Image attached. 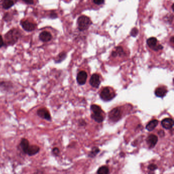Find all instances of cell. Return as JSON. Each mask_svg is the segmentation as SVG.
Returning <instances> with one entry per match:
<instances>
[{
  "instance_id": "obj_1",
  "label": "cell",
  "mask_w": 174,
  "mask_h": 174,
  "mask_svg": "<svg viewBox=\"0 0 174 174\" xmlns=\"http://www.w3.org/2000/svg\"><path fill=\"white\" fill-rule=\"evenodd\" d=\"M21 36L20 31L16 29H13L8 31L5 35V46H14Z\"/></svg>"
},
{
  "instance_id": "obj_2",
  "label": "cell",
  "mask_w": 174,
  "mask_h": 174,
  "mask_svg": "<svg viewBox=\"0 0 174 174\" xmlns=\"http://www.w3.org/2000/svg\"><path fill=\"white\" fill-rule=\"evenodd\" d=\"M78 29L80 31H83L88 29L89 26L91 24L90 18L84 15H82L78 18Z\"/></svg>"
},
{
  "instance_id": "obj_3",
  "label": "cell",
  "mask_w": 174,
  "mask_h": 174,
  "mask_svg": "<svg viewBox=\"0 0 174 174\" xmlns=\"http://www.w3.org/2000/svg\"><path fill=\"white\" fill-rule=\"evenodd\" d=\"M100 98L105 102H108L114 98L116 94L114 92L111 91L108 87L104 88L100 93Z\"/></svg>"
},
{
  "instance_id": "obj_4",
  "label": "cell",
  "mask_w": 174,
  "mask_h": 174,
  "mask_svg": "<svg viewBox=\"0 0 174 174\" xmlns=\"http://www.w3.org/2000/svg\"><path fill=\"white\" fill-rule=\"evenodd\" d=\"M121 110L120 107H116L109 112L108 115L109 120L113 122H116L121 119Z\"/></svg>"
},
{
  "instance_id": "obj_5",
  "label": "cell",
  "mask_w": 174,
  "mask_h": 174,
  "mask_svg": "<svg viewBox=\"0 0 174 174\" xmlns=\"http://www.w3.org/2000/svg\"><path fill=\"white\" fill-rule=\"evenodd\" d=\"M37 114L39 117L43 119L44 120H47L48 121H51L52 120V117H51L50 113L47 109L45 107L39 108L37 111Z\"/></svg>"
},
{
  "instance_id": "obj_6",
  "label": "cell",
  "mask_w": 174,
  "mask_h": 174,
  "mask_svg": "<svg viewBox=\"0 0 174 174\" xmlns=\"http://www.w3.org/2000/svg\"><path fill=\"white\" fill-rule=\"evenodd\" d=\"M13 83L10 81H0V91L3 93H9L12 90Z\"/></svg>"
},
{
  "instance_id": "obj_7",
  "label": "cell",
  "mask_w": 174,
  "mask_h": 174,
  "mask_svg": "<svg viewBox=\"0 0 174 174\" xmlns=\"http://www.w3.org/2000/svg\"><path fill=\"white\" fill-rule=\"evenodd\" d=\"M147 44L151 49L157 51L163 49V46L160 44H157V40L155 37H151L147 40Z\"/></svg>"
},
{
  "instance_id": "obj_8",
  "label": "cell",
  "mask_w": 174,
  "mask_h": 174,
  "mask_svg": "<svg viewBox=\"0 0 174 174\" xmlns=\"http://www.w3.org/2000/svg\"><path fill=\"white\" fill-rule=\"evenodd\" d=\"M20 25L22 28L27 32H32L37 28V25L29 22V20H25L20 22Z\"/></svg>"
},
{
  "instance_id": "obj_9",
  "label": "cell",
  "mask_w": 174,
  "mask_h": 174,
  "mask_svg": "<svg viewBox=\"0 0 174 174\" xmlns=\"http://www.w3.org/2000/svg\"><path fill=\"white\" fill-rule=\"evenodd\" d=\"M89 83L91 85L95 88H98L100 86L101 81H100V75L94 73L91 76L90 80H89Z\"/></svg>"
},
{
  "instance_id": "obj_10",
  "label": "cell",
  "mask_w": 174,
  "mask_h": 174,
  "mask_svg": "<svg viewBox=\"0 0 174 174\" xmlns=\"http://www.w3.org/2000/svg\"><path fill=\"white\" fill-rule=\"evenodd\" d=\"M87 78V73L84 71H81L78 73L77 76V80L80 85H83L86 82Z\"/></svg>"
},
{
  "instance_id": "obj_11",
  "label": "cell",
  "mask_w": 174,
  "mask_h": 174,
  "mask_svg": "<svg viewBox=\"0 0 174 174\" xmlns=\"http://www.w3.org/2000/svg\"><path fill=\"white\" fill-rule=\"evenodd\" d=\"M39 38L43 42H47L52 39V35L51 33L48 31H43L40 33Z\"/></svg>"
},
{
  "instance_id": "obj_12",
  "label": "cell",
  "mask_w": 174,
  "mask_h": 174,
  "mask_svg": "<svg viewBox=\"0 0 174 174\" xmlns=\"http://www.w3.org/2000/svg\"><path fill=\"white\" fill-rule=\"evenodd\" d=\"M162 126L166 129H170L174 126V121L172 118H167L162 120Z\"/></svg>"
},
{
  "instance_id": "obj_13",
  "label": "cell",
  "mask_w": 174,
  "mask_h": 174,
  "mask_svg": "<svg viewBox=\"0 0 174 174\" xmlns=\"http://www.w3.org/2000/svg\"><path fill=\"white\" fill-rule=\"evenodd\" d=\"M157 141H158V138L154 134H150L147 138V144L150 148H152L155 147Z\"/></svg>"
},
{
  "instance_id": "obj_14",
  "label": "cell",
  "mask_w": 174,
  "mask_h": 174,
  "mask_svg": "<svg viewBox=\"0 0 174 174\" xmlns=\"http://www.w3.org/2000/svg\"><path fill=\"white\" fill-rule=\"evenodd\" d=\"M39 150V147L37 145H29L26 154H27L29 156H33L38 153Z\"/></svg>"
},
{
  "instance_id": "obj_15",
  "label": "cell",
  "mask_w": 174,
  "mask_h": 174,
  "mask_svg": "<svg viewBox=\"0 0 174 174\" xmlns=\"http://www.w3.org/2000/svg\"><path fill=\"white\" fill-rule=\"evenodd\" d=\"M167 89L164 87H159L157 88L155 91V94L156 95V96L158 97H163L164 96H165L167 94Z\"/></svg>"
},
{
  "instance_id": "obj_16",
  "label": "cell",
  "mask_w": 174,
  "mask_h": 174,
  "mask_svg": "<svg viewBox=\"0 0 174 174\" xmlns=\"http://www.w3.org/2000/svg\"><path fill=\"white\" fill-rule=\"evenodd\" d=\"M29 145H30L29 142L27 139L23 138L20 141V148L22 149V151H23V152L25 153L26 154Z\"/></svg>"
},
{
  "instance_id": "obj_17",
  "label": "cell",
  "mask_w": 174,
  "mask_h": 174,
  "mask_svg": "<svg viewBox=\"0 0 174 174\" xmlns=\"http://www.w3.org/2000/svg\"><path fill=\"white\" fill-rule=\"evenodd\" d=\"M67 54L65 53V51H62L59 53L57 55V56L56 58H54V62L55 63H61L63 61L65 60V58H67Z\"/></svg>"
},
{
  "instance_id": "obj_18",
  "label": "cell",
  "mask_w": 174,
  "mask_h": 174,
  "mask_svg": "<svg viewBox=\"0 0 174 174\" xmlns=\"http://www.w3.org/2000/svg\"><path fill=\"white\" fill-rule=\"evenodd\" d=\"M91 118L98 123H101L104 121V116L102 113H93L91 115Z\"/></svg>"
},
{
  "instance_id": "obj_19",
  "label": "cell",
  "mask_w": 174,
  "mask_h": 174,
  "mask_svg": "<svg viewBox=\"0 0 174 174\" xmlns=\"http://www.w3.org/2000/svg\"><path fill=\"white\" fill-rule=\"evenodd\" d=\"M158 124V120H156V119L152 120L147 124L146 126V129L149 131H151L155 128V127L157 126Z\"/></svg>"
},
{
  "instance_id": "obj_20",
  "label": "cell",
  "mask_w": 174,
  "mask_h": 174,
  "mask_svg": "<svg viewBox=\"0 0 174 174\" xmlns=\"http://www.w3.org/2000/svg\"><path fill=\"white\" fill-rule=\"evenodd\" d=\"M14 2L13 0H4L2 4L3 8L5 9H8L13 6Z\"/></svg>"
},
{
  "instance_id": "obj_21",
  "label": "cell",
  "mask_w": 174,
  "mask_h": 174,
  "mask_svg": "<svg viewBox=\"0 0 174 174\" xmlns=\"http://www.w3.org/2000/svg\"><path fill=\"white\" fill-rule=\"evenodd\" d=\"M124 54V51L123 48L121 46H118L116 48V51H113L112 53V56L114 57H116L118 56H121Z\"/></svg>"
},
{
  "instance_id": "obj_22",
  "label": "cell",
  "mask_w": 174,
  "mask_h": 174,
  "mask_svg": "<svg viewBox=\"0 0 174 174\" xmlns=\"http://www.w3.org/2000/svg\"><path fill=\"white\" fill-rule=\"evenodd\" d=\"M91 111L93 112V113H102L103 111L102 110L101 108L96 104H93L91 105Z\"/></svg>"
},
{
  "instance_id": "obj_23",
  "label": "cell",
  "mask_w": 174,
  "mask_h": 174,
  "mask_svg": "<svg viewBox=\"0 0 174 174\" xmlns=\"http://www.w3.org/2000/svg\"><path fill=\"white\" fill-rule=\"evenodd\" d=\"M98 174H108L109 169L106 166L101 167L98 170Z\"/></svg>"
},
{
  "instance_id": "obj_24",
  "label": "cell",
  "mask_w": 174,
  "mask_h": 174,
  "mask_svg": "<svg viewBox=\"0 0 174 174\" xmlns=\"http://www.w3.org/2000/svg\"><path fill=\"white\" fill-rule=\"evenodd\" d=\"M99 151H100V150H99V149H98V148H96V147L94 148L93 150H92V151H91V153L89 154V156L91 157H94L95 155H96V154H97V153H98Z\"/></svg>"
},
{
  "instance_id": "obj_25",
  "label": "cell",
  "mask_w": 174,
  "mask_h": 174,
  "mask_svg": "<svg viewBox=\"0 0 174 174\" xmlns=\"http://www.w3.org/2000/svg\"><path fill=\"white\" fill-rule=\"evenodd\" d=\"M138 30L136 28H134L131 32V35L133 37H136L138 34Z\"/></svg>"
},
{
  "instance_id": "obj_26",
  "label": "cell",
  "mask_w": 174,
  "mask_h": 174,
  "mask_svg": "<svg viewBox=\"0 0 174 174\" xmlns=\"http://www.w3.org/2000/svg\"><path fill=\"white\" fill-rule=\"evenodd\" d=\"M4 46H5V45L4 39L2 35H0V49Z\"/></svg>"
},
{
  "instance_id": "obj_27",
  "label": "cell",
  "mask_w": 174,
  "mask_h": 174,
  "mask_svg": "<svg viewBox=\"0 0 174 174\" xmlns=\"http://www.w3.org/2000/svg\"><path fill=\"white\" fill-rule=\"evenodd\" d=\"M93 2L97 5H101L104 4V0H93Z\"/></svg>"
},
{
  "instance_id": "obj_28",
  "label": "cell",
  "mask_w": 174,
  "mask_h": 174,
  "mask_svg": "<svg viewBox=\"0 0 174 174\" xmlns=\"http://www.w3.org/2000/svg\"><path fill=\"white\" fill-rule=\"evenodd\" d=\"M148 169L150 171H153V170H155L157 169V165H154V164H151L149 165Z\"/></svg>"
},
{
  "instance_id": "obj_29",
  "label": "cell",
  "mask_w": 174,
  "mask_h": 174,
  "mask_svg": "<svg viewBox=\"0 0 174 174\" xmlns=\"http://www.w3.org/2000/svg\"><path fill=\"white\" fill-rule=\"evenodd\" d=\"M52 152H53V154H54L55 155H56L57 156L59 153V150L58 148H54V149H53V150H52Z\"/></svg>"
},
{
  "instance_id": "obj_30",
  "label": "cell",
  "mask_w": 174,
  "mask_h": 174,
  "mask_svg": "<svg viewBox=\"0 0 174 174\" xmlns=\"http://www.w3.org/2000/svg\"><path fill=\"white\" fill-rule=\"evenodd\" d=\"M24 2H25L26 3L28 4H34V1L33 0H23Z\"/></svg>"
},
{
  "instance_id": "obj_31",
  "label": "cell",
  "mask_w": 174,
  "mask_h": 174,
  "mask_svg": "<svg viewBox=\"0 0 174 174\" xmlns=\"http://www.w3.org/2000/svg\"><path fill=\"white\" fill-rule=\"evenodd\" d=\"M50 17H51V18H55L57 17V15L56 13L54 12L51 13V14H50Z\"/></svg>"
},
{
  "instance_id": "obj_32",
  "label": "cell",
  "mask_w": 174,
  "mask_h": 174,
  "mask_svg": "<svg viewBox=\"0 0 174 174\" xmlns=\"http://www.w3.org/2000/svg\"><path fill=\"white\" fill-rule=\"evenodd\" d=\"M34 174H45V173L42 170H37V172L35 173Z\"/></svg>"
}]
</instances>
